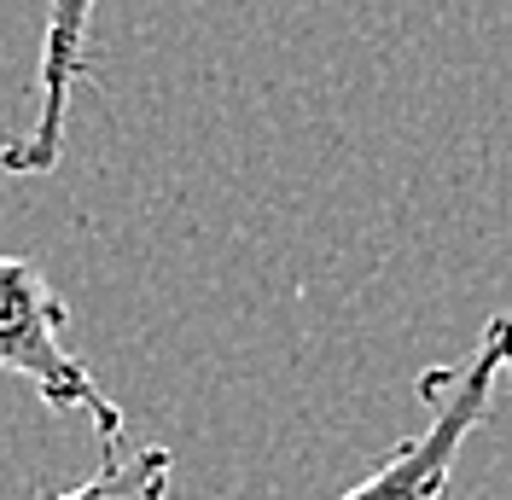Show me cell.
<instances>
[{"label": "cell", "instance_id": "1", "mask_svg": "<svg viewBox=\"0 0 512 500\" xmlns=\"http://www.w3.org/2000/svg\"><path fill=\"white\" fill-rule=\"evenodd\" d=\"M512 373V314H495L483 326L478 349L460 367H425L419 373V402L431 407V425L419 437L396 442V454L373 477H361L338 500H443L454 460L466 437L495 413V390Z\"/></svg>", "mask_w": 512, "mask_h": 500}, {"label": "cell", "instance_id": "2", "mask_svg": "<svg viewBox=\"0 0 512 500\" xmlns=\"http://www.w3.org/2000/svg\"><path fill=\"white\" fill-rule=\"evenodd\" d=\"M64 326L70 309L59 285L47 280V268L35 256H0V373L24 378L53 413H88L99 442H117L123 407L82 367V355H70Z\"/></svg>", "mask_w": 512, "mask_h": 500}, {"label": "cell", "instance_id": "3", "mask_svg": "<svg viewBox=\"0 0 512 500\" xmlns=\"http://www.w3.org/2000/svg\"><path fill=\"white\" fill-rule=\"evenodd\" d=\"M94 6L99 0H47L41 64H35V117L18 140L0 146V169H6V175H53V169H59L70 94H76V82L88 76Z\"/></svg>", "mask_w": 512, "mask_h": 500}, {"label": "cell", "instance_id": "4", "mask_svg": "<svg viewBox=\"0 0 512 500\" xmlns=\"http://www.w3.org/2000/svg\"><path fill=\"white\" fill-rule=\"evenodd\" d=\"M169 483H175V454L169 448H158V442L128 448L117 437V442H105L99 471L88 483H76L70 495H47V500H169Z\"/></svg>", "mask_w": 512, "mask_h": 500}]
</instances>
